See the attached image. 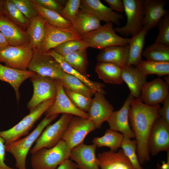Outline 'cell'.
<instances>
[{
	"label": "cell",
	"mask_w": 169,
	"mask_h": 169,
	"mask_svg": "<svg viewBox=\"0 0 169 169\" xmlns=\"http://www.w3.org/2000/svg\"><path fill=\"white\" fill-rule=\"evenodd\" d=\"M160 105L150 106L143 102L140 98L131 101L129 120L137 142V154L141 165L149 161L150 154L148 147L149 135L155 120L160 116L158 114Z\"/></svg>",
	"instance_id": "obj_1"
},
{
	"label": "cell",
	"mask_w": 169,
	"mask_h": 169,
	"mask_svg": "<svg viewBox=\"0 0 169 169\" xmlns=\"http://www.w3.org/2000/svg\"><path fill=\"white\" fill-rule=\"evenodd\" d=\"M58 115H46L33 131L26 136L13 141L5 143L6 151L11 153L14 157L17 169H26L27 156L32 145L44 129Z\"/></svg>",
	"instance_id": "obj_2"
},
{
	"label": "cell",
	"mask_w": 169,
	"mask_h": 169,
	"mask_svg": "<svg viewBox=\"0 0 169 169\" xmlns=\"http://www.w3.org/2000/svg\"><path fill=\"white\" fill-rule=\"evenodd\" d=\"M70 150L61 140L52 148H42L32 154L31 166L33 169H56L69 159Z\"/></svg>",
	"instance_id": "obj_3"
},
{
	"label": "cell",
	"mask_w": 169,
	"mask_h": 169,
	"mask_svg": "<svg viewBox=\"0 0 169 169\" xmlns=\"http://www.w3.org/2000/svg\"><path fill=\"white\" fill-rule=\"evenodd\" d=\"M89 47L100 50L114 46H125L128 44L130 38L117 35L112 22L105 24L84 37L81 39Z\"/></svg>",
	"instance_id": "obj_4"
},
{
	"label": "cell",
	"mask_w": 169,
	"mask_h": 169,
	"mask_svg": "<svg viewBox=\"0 0 169 169\" xmlns=\"http://www.w3.org/2000/svg\"><path fill=\"white\" fill-rule=\"evenodd\" d=\"M54 100H50L42 103L15 126L9 129L0 131V136L5 143L15 141L27 135L36 122L53 104Z\"/></svg>",
	"instance_id": "obj_5"
},
{
	"label": "cell",
	"mask_w": 169,
	"mask_h": 169,
	"mask_svg": "<svg viewBox=\"0 0 169 169\" xmlns=\"http://www.w3.org/2000/svg\"><path fill=\"white\" fill-rule=\"evenodd\" d=\"M27 69L42 76L59 82L63 79L65 73L53 57L38 50L33 51Z\"/></svg>",
	"instance_id": "obj_6"
},
{
	"label": "cell",
	"mask_w": 169,
	"mask_h": 169,
	"mask_svg": "<svg viewBox=\"0 0 169 169\" xmlns=\"http://www.w3.org/2000/svg\"><path fill=\"white\" fill-rule=\"evenodd\" d=\"M73 116L71 114H63L55 122L48 125L35 141L34 146L30 150V154L42 148H50L55 146L61 140L63 134Z\"/></svg>",
	"instance_id": "obj_7"
},
{
	"label": "cell",
	"mask_w": 169,
	"mask_h": 169,
	"mask_svg": "<svg viewBox=\"0 0 169 169\" xmlns=\"http://www.w3.org/2000/svg\"><path fill=\"white\" fill-rule=\"evenodd\" d=\"M33 53L29 44L17 46L9 45L0 49V62L13 69L26 70Z\"/></svg>",
	"instance_id": "obj_8"
},
{
	"label": "cell",
	"mask_w": 169,
	"mask_h": 169,
	"mask_svg": "<svg viewBox=\"0 0 169 169\" xmlns=\"http://www.w3.org/2000/svg\"><path fill=\"white\" fill-rule=\"evenodd\" d=\"M124 12L127 17L126 24L115 28L116 32L122 36H134L143 27V0H123Z\"/></svg>",
	"instance_id": "obj_9"
},
{
	"label": "cell",
	"mask_w": 169,
	"mask_h": 169,
	"mask_svg": "<svg viewBox=\"0 0 169 169\" xmlns=\"http://www.w3.org/2000/svg\"><path fill=\"white\" fill-rule=\"evenodd\" d=\"M30 78L33 89V96L27 105L30 111L45 101L55 99L58 81L36 73Z\"/></svg>",
	"instance_id": "obj_10"
},
{
	"label": "cell",
	"mask_w": 169,
	"mask_h": 169,
	"mask_svg": "<svg viewBox=\"0 0 169 169\" xmlns=\"http://www.w3.org/2000/svg\"><path fill=\"white\" fill-rule=\"evenodd\" d=\"M96 129L89 118L73 116L64 132L62 140L71 150L83 142L86 136Z\"/></svg>",
	"instance_id": "obj_11"
},
{
	"label": "cell",
	"mask_w": 169,
	"mask_h": 169,
	"mask_svg": "<svg viewBox=\"0 0 169 169\" xmlns=\"http://www.w3.org/2000/svg\"><path fill=\"white\" fill-rule=\"evenodd\" d=\"M149 153L155 156L169 151V124L161 117L157 118L151 127L148 139Z\"/></svg>",
	"instance_id": "obj_12"
},
{
	"label": "cell",
	"mask_w": 169,
	"mask_h": 169,
	"mask_svg": "<svg viewBox=\"0 0 169 169\" xmlns=\"http://www.w3.org/2000/svg\"><path fill=\"white\" fill-rule=\"evenodd\" d=\"M71 40H81V38L71 28L56 27L46 22L44 37L38 51L46 53L60 44Z\"/></svg>",
	"instance_id": "obj_13"
},
{
	"label": "cell",
	"mask_w": 169,
	"mask_h": 169,
	"mask_svg": "<svg viewBox=\"0 0 169 169\" xmlns=\"http://www.w3.org/2000/svg\"><path fill=\"white\" fill-rule=\"evenodd\" d=\"M134 99L131 94L119 110L113 111L107 120L110 129L122 134L130 138H135V134L129 124V113L131 104Z\"/></svg>",
	"instance_id": "obj_14"
},
{
	"label": "cell",
	"mask_w": 169,
	"mask_h": 169,
	"mask_svg": "<svg viewBox=\"0 0 169 169\" xmlns=\"http://www.w3.org/2000/svg\"><path fill=\"white\" fill-rule=\"evenodd\" d=\"M169 84L160 78L146 82L143 86L140 99L144 103L155 106L162 103L169 95Z\"/></svg>",
	"instance_id": "obj_15"
},
{
	"label": "cell",
	"mask_w": 169,
	"mask_h": 169,
	"mask_svg": "<svg viewBox=\"0 0 169 169\" xmlns=\"http://www.w3.org/2000/svg\"><path fill=\"white\" fill-rule=\"evenodd\" d=\"M105 94L98 92L94 94L87 113L96 129L100 128L114 111L113 106L106 99Z\"/></svg>",
	"instance_id": "obj_16"
},
{
	"label": "cell",
	"mask_w": 169,
	"mask_h": 169,
	"mask_svg": "<svg viewBox=\"0 0 169 169\" xmlns=\"http://www.w3.org/2000/svg\"><path fill=\"white\" fill-rule=\"evenodd\" d=\"M57 94L53 104L44 112L47 115L68 114L86 118H89L87 113L78 109L72 103L66 94L62 85L58 81Z\"/></svg>",
	"instance_id": "obj_17"
},
{
	"label": "cell",
	"mask_w": 169,
	"mask_h": 169,
	"mask_svg": "<svg viewBox=\"0 0 169 169\" xmlns=\"http://www.w3.org/2000/svg\"><path fill=\"white\" fill-rule=\"evenodd\" d=\"M97 146L86 145L83 142L70 150L69 157L79 169H100L96 155Z\"/></svg>",
	"instance_id": "obj_18"
},
{
	"label": "cell",
	"mask_w": 169,
	"mask_h": 169,
	"mask_svg": "<svg viewBox=\"0 0 169 169\" xmlns=\"http://www.w3.org/2000/svg\"><path fill=\"white\" fill-rule=\"evenodd\" d=\"M81 2L80 9L92 15L100 21L112 22L119 25L120 19L124 18L122 14L114 11L99 0H82Z\"/></svg>",
	"instance_id": "obj_19"
},
{
	"label": "cell",
	"mask_w": 169,
	"mask_h": 169,
	"mask_svg": "<svg viewBox=\"0 0 169 169\" xmlns=\"http://www.w3.org/2000/svg\"><path fill=\"white\" fill-rule=\"evenodd\" d=\"M163 0H143L144 15L143 26L147 32L156 26L161 19L168 14Z\"/></svg>",
	"instance_id": "obj_20"
},
{
	"label": "cell",
	"mask_w": 169,
	"mask_h": 169,
	"mask_svg": "<svg viewBox=\"0 0 169 169\" xmlns=\"http://www.w3.org/2000/svg\"><path fill=\"white\" fill-rule=\"evenodd\" d=\"M0 32L10 45L20 46L29 44L26 30L2 15H0Z\"/></svg>",
	"instance_id": "obj_21"
},
{
	"label": "cell",
	"mask_w": 169,
	"mask_h": 169,
	"mask_svg": "<svg viewBox=\"0 0 169 169\" xmlns=\"http://www.w3.org/2000/svg\"><path fill=\"white\" fill-rule=\"evenodd\" d=\"M97 157L100 169H135L121 149L99 153Z\"/></svg>",
	"instance_id": "obj_22"
},
{
	"label": "cell",
	"mask_w": 169,
	"mask_h": 169,
	"mask_svg": "<svg viewBox=\"0 0 169 169\" xmlns=\"http://www.w3.org/2000/svg\"><path fill=\"white\" fill-rule=\"evenodd\" d=\"M35 73L28 70H21L13 69L0 63V80L8 83L13 87L18 103L19 102L20 98V86L25 80L30 78Z\"/></svg>",
	"instance_id": "obj_23"
},
{
	"label": "cell",
	"mask_w": 169,
	"mask_h": 169,
	"mask_svg": "<svg viewBox=\"0 0 169 169\" xmlns=\"http://www.w3.org/2000/svg\"><path fill=\"white\" fill-rule=\"evenodd\" d=\"M122 78L128 86L131 94L135 99L140 98L142 88L146 82V77L136 67L126 66L122 68Z\"/></svg>",
	"instance_id": "obj_24"
},
{
	"label": "cell",
	"mask_w": 169,
	"mask_h": 169,
	"mask_svg": "<svg viewBox=\"0 0 169 169\" xmlns=\"http://www.w3.org/2000/svg\"><path fill=\"white\" fill-rule=\"evenodd\" d=\"M129 44L110 47L100 52L96 57L98 62L111 63L121 67L127 66Z\"/></svg>",
	"instance_id": "obj_25"
},
{
	"label": "cell",
	"mask_w": 169,
	"mask_h": 169,
	"mask_svg": "<svg viewBox=\"0 0 169 169\" xmlns=\"http://www.w3.org/2000/svg\"><path fill=\"white\" fill-rule=\"evenodd\" d=\"M101 26L100 21L95 16L80 9L71 28L82 39Z\"/></svg>",
	"instance_id": "obj_26"
},
{
	"label": "cell",
	"mask_w": 169,
	"mask_h": 169,
	"mask_svg": "<svg viewBox=\"0 0 169 169\" xmlns=\"http://www.w3.org/2000/svg\"><path fill=\"white\" fill-rule=\"evenodd\" d=\"M46 53L53 57L57 61L65 72L79 79L90 88L94 94L98 92L105 93L104 89L105 87L104 84L90 80L88 77L83 75L70 66L62 56L57 53L53 49L49 51Z\"/></svg>",
	"instance_id": "obj_27"
},
{
	"label": "cell",
	"mask_w": 169,
	"mask_h": 169,
	"mask_svg": "<svg viewBox=\"0 0 169 169\" xmlns=\"http://www.w3.org/2000/svg\"><path fill=\"white\" fill-rule=\"evenodd\" d=\"M122 67L113 63L98 62L95 71L99 79L106 83L120 84L123 81L121 76Z\"/></svg>",
	"instance_id": "obj_28"
},
{
	"label": "cell",
	"mask_w": 169,
	"mask_h": 169,
	"mask_svg": "<svg viewBox=\"0 0 169 169\" xmlns=\"http://www.w3.org/2000/svg\"><path fill=\"white\" fill-rule=\"evenodd\" d=\"M46 21L40 14L30 19L26 31L33 51L38 50L44 37Z\"/></svg>",
	"instance_id": "obj_29"
},
{
	"label": "cell",
	"mask_w": 169,
	"mask_h": 169,
	"mask_svg": "<svg viewBox=\"0 0 169 169\" xmlns=\"http://www.w3.org/2000/svg\"><path fill=\"white\" fill-rule=\"evenodd\" d=\"M147 32L143 27L139 33L130 38L127 66L136 67L142 60L141 55Z\"/></svg>",
	"instance_id": "obj_30"
},
{
	"label": "cell",
	"mask_w": 169,
	"mask_h": 169,
	"mask_svg": "<svg viewBox=\"0 0 169 169\" xmlns=\"http://www.w3.org/2000/svg\"><path fill=\"white\" fill-rule=\"evenodd\" d=\"M136 67L146 77L150 74L159 76L169 75V62L142 60Z\"/></svg>",
	"instance_id": "obj_31"
},
{
	"label": "cell",
	"mask_w": 169,
	"mask_h": 169,
	"mask_svg": "<svg viewBox=\"0 0 169 169\" xmlns=\"http://www.w3.org/2000/svg\"><path fill=\"white\" fill-rule=\"evenodd\" d=\"M124 137L121 133L109 129L106 130L103 136L95 137L92 141L97 147H107L110 151H117L120 147Z\"/></svg>",
	"instance_id": "obj_32"
},
{
	"label": "cell",
	"mask_w": 169,
	"mask_h": 169,
	"mask_svg": "<svg viewBox=\"0 0 169 169\" xmlns=\"http://www.w3.org/2000/svg\"><path fill=\"white\" fill-rule=\"evenodd\" d=\"M2 15L25 30L30 20L26 17L18 9L11 0H3Z\"/></svg>",
	"instance_id": "obj_33"
},
{
	"label": "cell",
	"mask_w": 169,
	"mask_h": 169,
	"mask_svg": "<svg viewBox=\"0 0 169 169\" xmlns=\"http://www.w3.org/2000/svg\"><path fill=\"white\" fill-rule=\"evenodd\" d=\"M32 1L34 8L48 23L60 28L69 29L71 28L72 23L64 18L60 14L39 6L32 0Z\"/></svg>",
	"instance_id": "obj_34"
},
{
	"label": "cell",
	"mask_w": 169,
	"mask_h": 169,
	"mask_svg": "<svg viewBox=\"0 0 169 169\" xmlns=\"http://www.w3.org/2000/svg\"><path fill=\"white\" fill-rule=\"evenodd\" d=\"M87 48H88L82 49L62 56L70 66L87 77V71L89 65Z\"/></svg>",
	"instance_id": "obj_35"
},
{
	"label": "cell",
	"mask_w": 169,
	"mask_h": 169,
	"mask_svg": "<svg viewBox=\"0 0 169 169\" xmlns=\"http://www.w3.org/2000/svg\"><path fill=\"white\" fill-rule=\"evenodd\" d=\"M142 54L147 60L169 62V46L155 42L146 47Z\"/></svg>",
	"instance_id": "obj_36"
},
{
	"label": "cell",
	"mask_w": 169,
	"mask_h": 169,
	"mask_svg": "<svg viewBox=\"0 0 169 169\" xmlns=\"http://www.w3.org/2000/svg\"><path fill=\"white\" fill-rule=\"evenodd\" d=\"M59 82L64 89L91 98L94 95L92 90L79 79L65 72L63 79Z\"/></svg>",
	"instance_id": "obj_37"
},
{
	"label": "cell",
	"mask_w": 169,
	"mask_h": 169,
	"mask_svg": "<svg viewBox=\"0 0 169 169\" xmlns=\"http://www.w3.org/2000/svg\"><path fill=\"white\" fill-rule=\"evenodd\" d=\"M120 147L135 169H143L140 163L137 154V142L136 140L124 136Z\"/></svg>",
	"instance_id": "obj_38"
},
{
	"label": "cell",
	"mask_w": 169,
	"mask_h": 169,
	"mask_svg": "<svg viewBox=\"0 0 169 169\" xmlns=\"http://www.w3.org/2000/svg\"><path fill=\"white\" fill-rule=\"evenodd\" d=\"M88 47V45L82 40H71L60 44L52 49L63 56L79 49Z\"/></svg>",
	"instance_id": "obj_39"
},
{
	"label": "cell",
	"mask_w": 169,
	"mask_h": 169,
	"mask_svg": "<svg viewBox=\"0 0 169 169\" xmlns=\"http://www.w3.org/2000/svg\"><path fill=\"white\" fill-rule=\"evenodd\" d=\"M64 92L74 105L80 110L87 113L89 110L92 99L84 95L64 89Z\"/></svg>",
	"instance_id": "obj_40"
},
{
	"label": "cell",
	"mask_w": 169,
	"mask_h": 169,
	"mask_svg": "<svg viewBox=\"0 0 169 169\" xmlns=\"http://www.w3.org/2000/svg\"><path fill=\"white\" fill-rule=\"evenodd\" d=\"M80 0H69L65 4L60 14L65 19L71 22L74 23L80 9Z\"/></svg>",
	"instance_id": "obj_41"
},
{
	"label": "cell",
	"mask_w": 169,
	"mask_h": 169,
	"mask_svg": "<svg viewBox=\"0 0 169 169\" xmlns=\"http://www.w3.org/2000/svg\"><path fill=\"white\" fill-rule=\"evenodd\" d=\"M159 33L155 42L162 43L169 46V14L162 18L158 23Z\"/></svg>",
	"instance_id": "obj_42"
},
{
	"label": "cell",
	"mask_w": 169,
	"mask_h": 169,
	"mask_svg": "<svg viewBox=\"0 0 169 169\" xmlns=\"http://www.w3.org/2000/svg\"><path fill=\"white\" fill-rule=\"evenodd\" d=\"M18 9L30 20L39 14L33 6L32 0H11Z\"/></svg>",
	"instance_id": "obj_43"
},
{
	"label": "cell",
	"mask_w": 169,
	"mask_h": 169,
	"mask_svg": "<svg viewBox=\"0 0 169 169\" xmlns=\"http://www.w3.org/2000/svg\"><path fill=\"white\" fill-rule=\"evenodd\" d=\"M38 5L60 14L64 7L60 2L55 0H32Z\"/></svg>",
	"instance_id": "obj_44"
},
{
	"label": "cell",
	"mask_w": 169,
	"mask_h": 169,
	"mask_svg": "<svg viewBox=\"0 0 169 169\" xmlns=\"http://www.w3.org/2000/svg\"><path fill=\"white\" fill-rule=\"evenodd\" d=\"M5 142L0 136V169H16L9 167L4 162L5 160Z\"/></svg>",
	"instance_id": "obj_45"
},
{
	"label": "cell",
	"mask_w": 169,
	"mask_h": 169,
	"mask_svg": "<svg viewBox=\"0 0 169 169\" xmlns=\"http://www.w3.org/2000/svg\"><path fill=\"white\" fill-rule=\"evenodd\" d=\"M163 106L158 111L159 115L169 124V95L163 101Z\"/></svg>",
	"instance_id": "obj_46"
},
{
	"label": "cell",
	"mask_w": 169,
	"mask_h": 169,
	"mask_svg": "<svg viewBox=\"0 0 169 169\" xmlns=\"http://www.w3.org/2000/svg\"><path fill=\"white\" fill-rule=\"evenodd\" d=\"M113 10L118 13L124 12V6L122 0H105Z\"/></svg>",
	"instance_id": "obj_47"
},
{
	"label": "cell",
	"mask_w": 169,
	"mask_h": 169,
	"mask_svg": "<svg viewBox=\"0 0 169 169\" xmlns=\"http://www.w3.org/2000/svg\"><path fill=\"white\" fill-rule=\"evenodd\" d=\"M56 169H78L75 163L68 159L60 164Z\"/></svg>",
	"instance_id": "obj_48"
},
{
	"label": "cell",
	"mask_w": 169,
	"mask_h": 169,
	"mask_svg": "<svg viewBox=\"0 0 169 169\" xmlns=\"http://www.w3.org/2000/svg\"><path fill=\"white\" fill-rule=\"evenodd\" d=\"M167 159L166 161H163L161 165L158 164L156 169H169V151H167Z\"/></svg>",
	"instance_id": "obj_49"
},
{
	"label": "cell",
	"mask_w": 169,
	"mask_h": 169,
	"mask_svg": "<svg viewBox=\"0 0 169 169\" xmlns=\"http://www.w3.org/2000/svg\"><path fill=\"white\" fill-rule=\"evenodd\" d=\"M9 45L7 41L0 32V49Z\"/></svg>",
	"instance_id": "obj_50"
},
{
	"label": "cell",
	"mask_w": 169,
	"mask_h": 169,
	"mask_svg": "<svg viewBox=\"0 0 169 169\" xmlns=\"http://www.w3.org/2000/svg\"><path fill=\"white\" fill-rule=\"evenodd\" d=\"M164 81L166 84H169V76L168 75H166V76L165 77Z\"/></svg>",
	"instance_id": "obj_51"
},
{
	"label": "cell",
	"mask_w": 169,
	"mask_h": 169,
	"mask_svg": "<svg viewBox=\"0 0 169 169\" xmlns=\"http://www.w3.org/2000/svg\"><path fill=\"white\" fill-rule=\"evenodd\" d=\"M3 0H0V15H2V7Z\"/></svg>",
	"instance_id": "obj_52"
}]
</instances>
